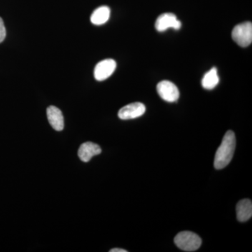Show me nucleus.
I'll return each instance as SVG.
<instances>
[{"instance_id":"1","label":"nucleus","mask_w":252,"mask_h":252,"mask_svg":"<svg viewBox=\"0 0 252 252\" xmlns=\"http://www.w3.org/2000/svg\"><path fill=\"white\" fill-rule=\"evenodd\" d=\"M235 146L236 139L234 132L232 130L227 131L215 154L214 165L217 170H221L230 163L234 155Z\"/></svg>"},{"instance_id":"2","label":"nucleus","mask_w":252,"mask_h":252,"mask_svg":"<svg viewBox=\"0 0 252 252\" xmlns=\"http://www.w3.org/2000/svg\"><path fill=\"white\" fill-rule=\"evenodd\" d=\"M175 245L185 252L196 251L201 246L202 240L198 235L190 231H182L176 235Z\"/></svg>"},{"instance_id":"3","label":"nucleus","mask_w":252,"mask_h":252,"mask_svg":"<svg viewBox=\"0 0 252 252\" xmlns=\"http://www.w3.org/2000/svg\"><path fill=\"white\" fill-rule=\"evenodd\" d=\"M232 38L237 44L247 47L252 42V24L245 22L237 25L232 31Z\"/></svg>"},{"instance_id":"4","label":"nucleus","mask_w":252,"mask_h":252,"mask_svg":"<svg viewBox=\"0 0 252 252\" xmlns=\"http://www.w3.org/2000/svg\"><path fill=\"white\" fill-rule=\"evenodd\" d=\"M157 92L159 96L164 100L168 102H175L180 97L178 88L171 81L164 80L160 81L157 85Z\"/></svg>"},{"instance_id":"5","label":"nucleus","mask_w":252,"mask_h":252,"mask_svg":"<svg viewBox=\"0 0 252 252\" xmlns=\"http://www.w3.org/2000/svg\"><path fill=\"white\" fill-rule=\"evenodd\" d=\"M117 68V63L113 59H105L96 64L94 69V79L102 81L112 76Z\"/></svg>"},{"instance_id":"6","label":"nucleus","mask_w":252,"mask_h":252,"mask_svg":"<svg viewBox=\"0 0 252 252\" xmlns=\"http://www.w3.org/2000/svg\"><path fill=\"white\" fill-rule=\"evenodd\" d=\"M146 112V107L141 102H134L122 107L118 113L122 120H130L142 117Z\"/></svg>"},{"instance_id":"7","label":"nucleus","mask_w":252,"mask_h":252,"mask_svg":"<svg viewBox=\"0 0 252 252\" xmlns=\"http://www.w3.org/2000/svg\"><path fill=\"white\" fill-rule=\"evenodd\" d=\"M182 27V23L177 19V16L172 13H165L157 18L155 23V28L157 31L165 32L169 28L180 30Z\"/></svg>"},{"instance_id":"8","label":"nucleus","mask_w":252,"mask_h":252,"mask_svg":"<svg viewBox=\"0 0 252 252\" xmlns=\"http://www.w3.org/2000/svg\"><path fill=\"white\" fill-rule=\"evenodd\" d=\"M102 152V149L97 144L87 142L81 144L78 151V156L81 161L89 162L94 156L99 155Z\"/></svg>"},{"instance_id":"9","label":"nucleus","mask_w":252,"mask_h":252,"mask_svg":"<svg viewBox=\"0 0 252 252\" xmlns=\"http://www.w3.org/2000/svg\"><path fill=\"white\" fill-rule=\"evenodd\" d=\"M46 114L50 125L55 130L62 131L64 129V117L58 107L50 106L46 110Z\"/></svg>"},{"instance_id":"10","label":"nucleus","mask_w":252,"mask_h":252,"mask_svg":"<svg viewBox=\"0 0 252 252\" xmlns=\"http://www.w3.org/2000/svg\"><path fill=\"white\" fill-rule=\"evenodd\" d=\"M237 219L239 221L245 222L252 218V203L250 199L239 201L236 206Z\"/></svg>"},{"instance_id":"11","label":"nucleus","mask_w":252,"mask_h":252,"mask_svg":"<svg viewBox=\"0 0 252 252\" xmlns=\"http://www.w3.org/2000/svg\"><path fill=\"white\" fill-rule=\"evenodd\" d=\"M110 9L107 6H99L96 9L91 16V23L95 26H101L109 21L110 17Z\"/></svg>"},{"instance_id":"12","label":"nucleus","mask_w":252,"mask_h":252,"mask_svg":"<svg viewBox=\"0 0 252 252\" xmlns=\"http://www.w3.org/2000/svg\"><path fill=\"white\" fill-rule=\"evenodd\" d=\"M220 82V77L217 73V68H212L210 70L205 73L202 79V86L207 90H212L215 89Z\"/></svg>"},{"instance_id":"13","label":"nucleus","mask_w":252,"mask_h":252,"mask_svg":"<svg viewBox=\"0 0 252 252\" xmlns=\"http://www.w3.org/2000/svg\"><path fill=\"white\" fill-rule=\"evenodd\" d=\"M6 28H5L4 21L2 18L0 17V43L2 42L6 37Z\"/></svg>"},{"instance_id":"14","label":"nucleus","mask_w":252,"mask_h":252,"mask_svg":"<svg viewBox=\"0 0 252 252\" xmlns=\"http://www.w3.org/2000/svg\"><path fill=\"white\" fill-rule=\"evenodd\" d=\"M110 252H127V250H123V249L114 248L111 250Z\"/></svg>"}]
</instances>
